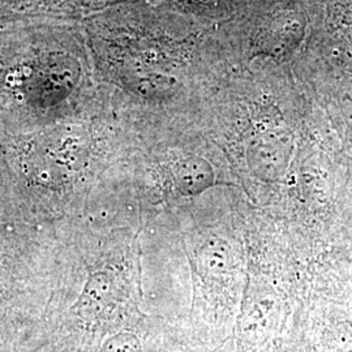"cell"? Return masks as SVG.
<instances>
[{"mask_svg":"<svg viewBox=\"0 0 352 352\" xmlns=\"http://www.w3.org/2000/svg\"><path fill=\"white\" fill-rule=\"evenodd\" d=\"M101 352H141V346L133 334L120 333L106 340Z\"/></svg>","mask_w":352,"mask_h":352,"instance_id":"3","label":"cell"},{"mask_svg":"<svg viewBox=\"0 0 352 352\" xmlns=\"http://www.w3.org/2000/svg\"><path fill=\"white\" fill-rule=\"evenodd\" d=\"M199 269L205 276L219 278L227 274L234 265V252L227 240H206L197 253Z\"/></svg>","mask_w":352,"mask_h":352,"instance_id":"2","label":"cell"},{"mask_svg":"<svg viewBox=\"0 0 352 352\" xmlns=\"http://www.w3.org/2000/svg\"><path fill=\"white\" fill-rule=\"evenodd\" d=\"M176 188L184 196H199L214 184L212 167L201 160H188L175 168Z\"/></svg>","mask_w":352,"mask_h":352,"instance_id":"1","label":"cell"}]
</instances>
